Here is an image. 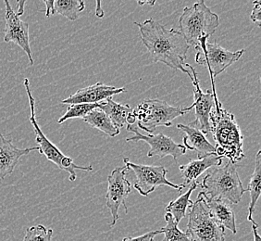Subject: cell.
Returning <instances> with one entry per match:
<instances>
[{
	"label": "cell",
	"mask_w": 261,
	"mask_h": 241,
	"mask_svg": "<svg viewBox=\"0 0 261 241\" xmlns=\"http://www.w3.org/2000/svg\"><path fill=\"white\" fill-rule=\"evenodd\" d=\"M135 25L138 26L143 44L154 62H162L173 70H181L191 79L192 75L186 68L190 45L179 31L168 29L152 18Z\"/></svg>",
	"instance_id": "6da1fadb"
},
{
	"label": "cell",
	"mask_w": 261,
	"mask_h": 241,
	"mask_svg": "<svg viewBox=\"0 0 261 241\" xmlns=\"http://www.w3.org/2000/svg\"><path fill=\"white\" fill-rule=\"evenodd\" d=\"M211 133L216 143V154L225 157L231 163L241 161L246 155L243 150L241 129L232 113L226 111L215 97V107L210 116Z\"/></svg>",
	"instance_id": "7a4b0ae2"
},
{
	"label": "cell",
	"mask_w": 261,
	"mask_h": 241,
	"mask_svg": "<svg viewBox=\"0 0 261 241\" xmlns=\"http://www.w3.org/2000/svg\"><path fill=\"white\" fill-rule=\"evenodd\" d=\"M236 163L228 161L223 167H216L208 172L199 186L206 196L214 200H226L238 204L246 192L237 172Z\"/></svg>",
	"instance_id": "3957f363"
},
{
	"label": "cell",
	"mask_w": 261,
	"mask_h": 241,
	"mask_svg": "<svg viewBox=\"0 0 261 241\" xmlns=\"http://www.w3.org/2000/svg\"><path fill=\"white\" fill-rule=\"evenodd\" d=\"M219 26V16L206 7L205 0H196L192 7L185 8L179 19V32L195 47L202 38L208 39Z\"/></svg>",
	"instance_id": "277c9868"
},
{
	"label": "cell",
	"mask_w": 261,
	"mask_h": 241,
	"mask_svg": "<svg viewBox=\"0 0 261 241\" xmlns=\"http://www.w3.org/2000/svg\"><path fill=\"white\" fill-rule=\"evenodd\" d=\"M187 112L186 108L173 107L160 100H145L133 110L137 126L149 134L159 126L170 127L172 120Z\"/></svg>",
	"instance_id": "5b68a950"
},
{
	"label": "cell",
	"mask_w": 261,
	"mask_h": 241,
	"mask_svg": "<svg viewBox=\"0 0 261 241\" xmlns=\"http://www.w3.org/2000/svg\"><path fill=\"white\" fill-rule=\"evenodd\" d=\"M24 86H25L26 93L30 102L31 117L30 122L34 127V132L35 134V141L39 145V153L45 155L48 161L53 162L57 167H59L61 170L67 172L70 176L69 179L70 182H74L77 178L75 170H82V171L92 172V166H79L76 165L70 157L64 155L61 152L58 147L54 145L49 139L45 136V134L41 130L40 126H38L36 119H35V102L34 97L32 95L30 89V83L29 80L24 79Z\"/></svg>",
	"instance_id": "8992f818"
},
{
	"label": "cell",
	"mask_w": 261,
	"mask_h": 241,
	"mask_svg": "<svg viewBox=\"0 0 261 241\" xmlns=\"http://www.w3.org/2000/svg\"><path fill=\"white\" fill-rule=\"evenodd\" d=\"M186 234L193 241H225L224 227L211 216L205 203L197 197L188 213Z\"/></svg>",
	"instance_id": "52a82bcc"
},
{
	"label": "cell",
	"mask_w": 261,
	"mask_h": 241,
	"mask_svg": "<svg viewBox=\"0 0 261 241\" xmlns=\"http://www.w3.org/2000/svg\"><path fill=\"white\" fill-rule=\"evenodd\" d=\"M196 50V61L199 65L205 66L211 75L212 92H216L214 79L231 64L241 59L245 50L231 52L223 49L217 43H210L207 38H202Z\"/></svg>",
	"instance_id": "ba28073f"
},
{
	"label": "cell",
	"mask_w": 261,
	"mask_h": 241,
	"mask_svg": "<svg viewBox=\"0 0 261 241\" xmlns=\"http://www.w3.org/2000/svg\"><path fill=\"white\" fill-rule=\"evenodd\" d=\"M125 167L132 170L136 176L135 188L142 196L147 197L156 190L159 186H171L176 190L182 191L181 185H175L167 179L168 171L163 166L142 165L130 162L128 158H124Z\"/></svg>",
	"instance_id": "9c48e42d"
},
{
	"label": "cell",
	"mask_w": 261,
	"mask_h": 241,
	"mask_svg": "<svg viewBox=\"0 0 261 241\" xmlns=\"http://www.w3.org/2000/svg\"><path fill=\"white\" fill-rule=\"evenodd\" d=\"M126 167H117L111 175L108 176V189L106 192V205L111 213V226H115L117 221L120 219L119 209L124 207L126 213H128L126 200L132 191L130 184L126 178Z\"/></svg>",
	"instance_id": "30bf717a"
},
{
	"label": "cell",
	"mask_w": 261,
	"mask_h": 241,
	"mask_svg": "<svg viewBox=\"0 0 261 241\" xmlns=\"http://www.w3.org/2000/svg\"><path fill=\"white\" fill-rule=\"evenodd\" d=\"M186 68H189L192 71V83L194 85V102L190 107L186 108V111H189L195 108V115L196 120L190 124V126L196 127L201 131L205 136L211 133V123H210V116L211 111L215 107V97L217 93H213L212 91L207 90L204 93L200 88V84L193 66L186 63Z\"/></svg>",
	"instance_id": "8fae6325"
},
{
	"label": "cell",
	"mask_w": 261,
	"mask_h": 241,
	"mask_svg": "<svg viewBox=\"0 0 261 241\" xmlns=\"http://www.w3.org/2000/svg\"><path fill=\"white\" fill-rule=\"evenodd\" d=\"M127 131L135 133V136L128 137L127 142H138L144 141L147 143L150 150L147 153L148 157L156 156L159 159H163L166 156H171L174 161H177L178 158L185 155L186 153V149L184 145H180L172 140V138L165 136L163 134L158 135H142L138 131L137 124L127 126Z\"/></svg>",
	"instance_id": "7c38bea8"
},
{
	"label": "cell",
	"mask_w": 261,
	"mask_h": 241,
	"mask_svg": "<svg viewBox=\"0 0 261 241\" xmlns=\"http://www.w3.org/2000/svg\"><path fill=\"white\" fill-rule=\"evenodd\" d=\"M6 5V28L4 42L13 43L19 45L22 51L25 52L29 60L30 65L34 64L33 54L31 51L30 40H29V25L21 20L19 16H17L15 11L11 8L10 1L4 0Z\"/></svg>",
	"instance_id": "4fadbf2b"
},
{
	"label": "cell",
	"mask_w": 261,
	"mask_h": 241,
	"mask_svg": "<svg viewBox=\"0 0 261 241\" xmlns=\"http://www.w3.org/2000/svg\"><path fill=\"white\" fill-rule=\"evenodd\" d=\"M125 87L117 88L114 86H106L102 83H96L93 86L82 88L70 95L68 99L61 101L62 104H81V103H100L108 98H112L114 95L125 92Z\"/></svg>",
	"instance_id": "5bb4252c"
},
{
	"label": "cell",
	"mask_w": 261,
	"mask_h": 241,
	"mask_svg": "<svg viewBox=\"0 0 261 241\" xmlns=\"http://www.w3.org/2000/svg\"><path fill=\"white\" fill-rule=\"evenodd\" d=\"M35 151H39V147L18 149L13 145L11 139L0 135V179L3 180L6 176H10L14 172L22 156L28 155Z\"/></svg>",
	"instance_id": "9a60e30c"
},
{
	"label": "cell",
	"mask_w": 261,
	"mask_h": 241,
	"mask_svg": "<svg viewBox=\"0 0 261 241\" xmlns=\"http://www.w3.org/2000/svg\"><path fill=\"white\" fill-rule=\"evenodd\" d=\"M198 198H200L205 203L211 216L224 228L229 229L233 234L237 233L236 229V214L231 207L222 200H214L206 196V194L200 191L198 193Z\"/></svg>",
	"instance_id": "2e32d148"
},
{
	"label": "cell",
	"mask_w": 261,
	"mask_h": 241,
	"mask_svg": "<svg viewBox=\"0 0 261 241\" xmlns=\"http://www.w3.org/2000/svg\"><path fill=\"white\" fill-rule=\"evenodd\" d=\"M223 157L218 156L217 154H211L198 160H191L187 164L179 166V169L181 173L184 183L181 185L182 189H185L192 183L196 182L199 176L211 169V167H218L222 163Z\"/></svg>",
	"instance_id": "e0dca14e"
},
{
	"label": "cell",
	"mask_w": 261,
	"mask_h": 241,
	"mask_svg": "<svg viewBox=\"0 0 261 241\" xmlns=\"http://www.w3.org/2000/svg\"><path fill=\"white\" fill-rule=\"evenodd\" d=\"M177 128L186 134L182 139L185 148L188 151H196L198 159L211 154H216L215 147L211 145L206 139V136L196 127L177 125Z\"/></svg>",
	"instance_id": "ac0fdd59"
},
{
	"label": "cell",
	"mask_w": 261,
	"mask_h": 241,
	"mask_svg": "<svg viewBox=\"0 0 261 241\" xmlns=\"http://www.w3.org/2000/svg\"><path fill=\"white\" fill-rule=\"evenodd\" d=\"M99 109L105 112L113 125L119 129L127 126L128 118L133 114V109L130 106L117 103L112 98H108L106 101H102Z\"/></svg>",
	"instance_id": "d6986e66"
},
{
	"label": "cell",
	"mask_w": 261,
	"mask_h": 241,
	"mask_svg": "<svg viewBox=\"0 0 261 241\" xmlns=\"http://www.w3.org/2000/svg\"><path fill=\"white\" fill-rule=\"evenodd\" d=\"M83 120L87 123L89 126L96 128L98 130L103 132L107 136L114 137L120 134L121 130L113 125L111 119L108 117L104 111L99 108L95 109L90 112L87 113L86 117L83 118Z\"/></svg>",
	"instance_id": "ffe728a7"
},
{
	"label": "cell",
	"mask_w": 261,
	"mask_h": 241,
	"mask_svg": "<svg viewBox=\"0 0 261 241\" xmlns=\"http://www.w3.org/2000/svg\"><path fill=\"white\" fill-rule=\"evenodd\" d=\"M261 151H257L255 161V169L253 172L251 179L249 181L248 187L246 188V192L250 193V202L248 206V215L247 220L253 222L252 215L255 211L256 202L258 201L261 193Z\"/></svg>",
	"instance_id": "44dd1931"
},
{
	"label": "cell",
	"mask_w": 261,
	"mask_h": 241,
	"mask_svg": "<svg viewBox=\"0 0 261 241\" xmlns=\"http://www.w3.org/2000/svg\"><path fill=\"white\" fill-rule=\"evenodd\" d=\"M198 186H199V184L196 181L192 183L188 190L186 191L185 194H182L178 199H176L175 201H171L169 203V205L166 207L165 211L171 213L177 224H180V222L184 218H186L187 208L191 207L194 203V201L190 200L192 192L196 190V187Z\"/></svg>",
	"instance_id": "7402d4cb"
},
{
	"label": "cell",
	"mask_w": 261,
	"mask_h": 241,
	"mask_svg": "<svg viewBox=\"0 0 261 241\" xmlns=\"http://www.w3.org/2000/svg\"><path fill=\"white\" fill-rule=\"evenodd\" d=\"M86 9L84 0H55L54 14L58 13L70 20H76Z\"/></svg>",
	"instance_id": "603a6c76"
},
{
	"label": "cell",
	"mask_w": 261,
	"mask_h": 241,
	"mask_svg": "<svg viewBox=\"0 0 261 241\" xmlns=\"http://www.w3.org/2000/svg\"><path fill=\"white\" fill-rule=\"evenodd\" d=\"M164 218L166 226L161 229V233L164 234V238L162 241H193L186 233L178 228V224L174 221L171 213L166 212Z\"/></svg>",
	"instance_id": "cb8c5ba5"
},
{
	"label": "cell",
	"mask_w": 261,
	"mask_h": 241,
	"mask_svg": "<svg viewBox=\"0 0 261 241\" xmlns=\"http://www.w3.org/2000/svg\"><path fill=\"white\" fill-rule=\"evenodd\" d=\"M100 103H95V104H89V103H81V104H71L68 107V110L66 111L65 114L61 117V119L58 120V124H63L69 119H75V118H81L83 119L84 117L87 115L88 112L100 108Z\"/></svg>",
	"instance_id": "d4e9b609"
},
{
	"label": "cell",
	"mask_w": 261,
	"mask_h": 241,
	"mask_svg": "<svg viewBox=\"0 0 261 241\" xmlns=\"http://www.w3.org/2000/svg\"><path fill=\"white\" fill-rule=\"evenodd\" d=\"M53 230L46 229L42 225L31 226L26 229V234L23 241H52Z\"/></svg>",
	"instance_id": "484cf974"
},
{
	"label": "cell",
	"mask_w": 261,
	"mask_h": 241,
	"mask_svg": "<svg viewBox=\"0 0 261 241\" xmlns=\"http://www.w3.org/2000/svg\"><path fill=\"white\" fill-rule=\"evenodd\" d=\"M254 8L252 11L250 19L254 23H256L258 27L261 26V2L259 0L254 1Z\"/></svg>",
	"instance_id": "4316f807"
},
{
	"label": "cell",
	"mask_w": 261,
	"mask_h": 241,
	"mask_svg": "<svg viewBox=\"0 0 261 241\" xmlns=\"http://www.w3.org/2000/svg\"><path fill=\"white\" fill-rule=\"evenodd\" d=\"M162 234L161 230H156V231H151L146 233L145 235L140 236H136V237H124L122 241H154V238L156 235Z\"/></svg>",
	"instance_id": "83f0119b"
},
{
	"label": "cell",
	"mask_w": 261,
	"mask_h": 241,
	"mask_svg": "<svg viewBox=\"0 0 261 241\" xmlns=\"http://www.w3.org/2000/svg\"><path fill=\"white\" fill-rule=\"evenodd\" d=\"M45 5V17L49 18L50 15H54V2L55 0H43Z\"/></svg>",
	"instance_id": "f1b7e54d"
},
{
	"label": "cell",
	"mask_w": 261,
	"mask_h": 241,
	"mask_svg": "<svg viewBox=\"0 0 261 241\" xmlns=\"http://www.w3.org/2000/svg\"><path fill=\"white\" fill-rule=\"evenodd\" d=\"M26 1L27 0H17V7H18L17 12H16L17 16L20 17V16L22 15L24 13V7H25Z\"/></svg>",
	"instance_id": "f546056e"
},
{
	"label": "cell",
	"mask_w": 261,
	"mask_h": 241,
	"mask_svg": "<svg viewBox=\"0 0 261 241\" xmlns=\"http://www.w3.org/2000/svg\"><path fill=\"white\" fill-rule=\"evenodd\" d=\"M96 16L97 18H99V19H102V18H104V16H105V13H104V10L102 9V6H101V2H102V0H96Z\"/></svg>",
	"instance_id": "4dcf8cb0"
},
{
	"label": "cell",
	"mask_w": 261,
	"mask_h": 241,
	"mask_svg": "<svg viewBox=\"0 0 261 241\" xmlns=\"http://www.w3.org/2000/svg\"><path fill=\"white\" fill-rule=\"evenodd\" d=\"M257 227H258V225L256 224V222H252V232L254 235V241H261V236H259L258 231H257Z\"/></svg>",
	"instance_id": "1f68e13d"
},
{
	"label": "cell",
	"mask_w": 261,
	"mask_h": 241,
	"mask_svg": "<svg viewBox=\"0 0 261 241\" xmlns=\"http://www.w3.org/2000/svg\"><path fill=\"white\" fill-rule=\"evenodd\" d=\"M136 1L137 2V4H139L141 6L148 4L151 7H153V6L156 4V0H136Z\"/></svg>",
	"instance_id": "d6a6232c"
}]
</instances>
